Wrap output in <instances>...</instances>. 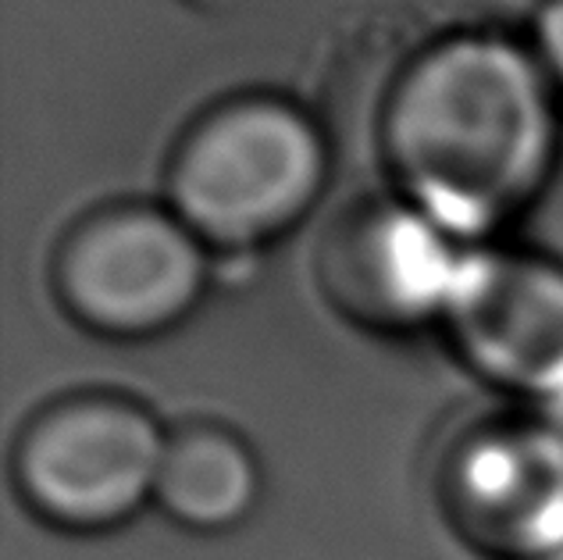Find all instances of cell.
<instances>
[{
  "label": "cell",
  "instance_id": "obj_1",
  "mask_svg": "<svg viewBox=\"0 0 563 560\" xmlns=\"http://www.w3.org/2000/svg\"><path fill=\"white\" fill-rule=\"evenodd\" d=\"M556 146V86L539 54L485 33L428 47L382 114L396 197L461 246L493 243L542 197Z\"/></svg>",
  "mask_w": 563,
  "mask_h": 560
},
{
  "label": "cell",
  "instance_id": "obj_2",
  "mask_svg": "<svg viewBox=\"0 0 563 560\" xmlns=\"http://www.w3.org/2000/svg\"><path fill=\"white\" fill-rule=\"evenodd\" d=\"M329 183V143L282 97L203 114L168 165V208L211 254H254L310 215Z\"/></svg>",
  "mask_w": 563,
  "mask_h": 560
},
{
  "label": "cell",
  "instance_id": "obj_3",
  "mask_svg": "<svg viewBox=\"0 0 563 560\" xmlns=\"http://www.w3.org/2000/svg\"><path fill=\"white\" fill-rule=\"evenodd\" d=\"M168 429L136 396L76 389L22 421L11 485L40 525L65 536H108L154 507Z\"/></svg>",
  "mask_w": 563,
  "mask_h": 560
},
{
  "label": "cell",
  "instance_id": "obj_4",
  "mask_svg": "<svg viewBox=\"0 0 563 560\" xmlns=\"http://www.w3.org/2000/svg\"><path fill=\"white\" fill-rule=\"evenodd\" d=\"M51 283L76 329L108 343H151L200 311L214 254L168 204H111L68 229Z\"/></svg>",
  "mask_w": 563,
  "mask_h": 560
},
{
  "label": "cell",
  "instance_id": "obj_5",
  "mask_svg": "<svg viewBox=\"0 0 563 560\" xmlns=\"http://www.w3.org/2000/svg\"><path fill=\"white\" fill-rule=\"evenodd\" d=\"M450 532L485 560L563 557V429L493 415L461 429L435 471Z\"/></svg>",
  "mask_w": 563,
  "mask_h": 560
},
{
  "label": "cell",
  "instance_id": "obj_6",
  "mask_svg": "<svg viewBox=\"0 0 563 560\" xmlns=\"http://www.w3.org/2000/svg\"><path fill=\"white\" fill-rule=\"evenodd\" d=\"M439 329L485 386L539 407L563 400V261L467 246Z\"/></svg>",
  "mask_w": 563,
  "mask_h": 560
},
{
  "label": "cell",
  "instance_id": "obj_7",
  "mask_svg": "<svg viewBox=\"0 0 563 560\" xmlns=\"http://www.w3.org/2000/svg\"><path fill=\"white\" fill-rule=\"evenodd\" d=\"M464 254L467 246L396 197L332 222L314 272L321 297L346 326L396 339L442 326Z\"/></svg>",
  "mask_w": 563,
  "mask_h": 560
},
{
  "label": "cell",
  "instance_id": "obj_8",
  "mask_svg": "<svg viewBox=\"0 0 563 560\" xmlns=\"http://www.w3.org/2000/svg\"><path fill=\"white\" fill-rule=\"evenodd\" d=\"M264 499V464L250 439L225 421L192 418L168 429L154 507L192 536L243 528Z\"/></svg>",
  "mask_w": 563,
  "mask_h": 560
},
{
  "label": "cell",
  "instance_id": "obj_9",
  "mask_svg": "<svg viewBox=\"0 0 563 560\" xmlns=\"http://www.w3.org/2000/svg\"><path fill=\"white\" fill-rule=\"evenodd\" d=\"M536 54L556 90H563V0H545V8L539 11Z\"/></svg>",
  "mask_w": 563,
  "mask_h": 560
}]
</instances>
